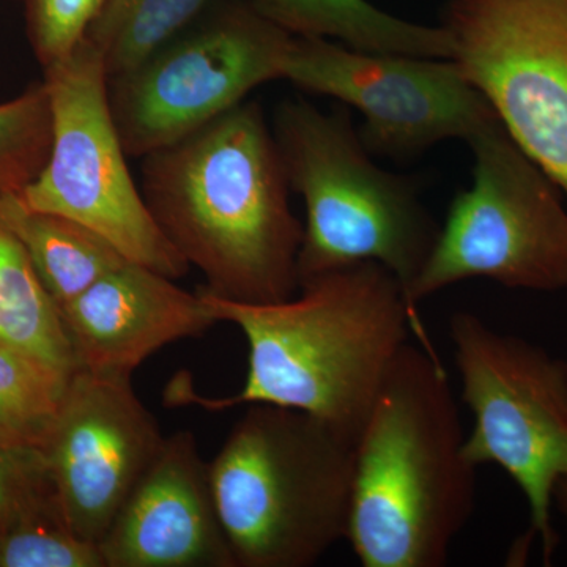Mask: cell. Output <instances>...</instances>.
I'll return each mask as SVG.
<instances>
[{
  "label": "cell",
  "mask_w": 567,
  "mask_h": 567,
  "mask_svg": "<svg viewBox=\"0 0 567 567\" xmlns=\"http://www.w3.org/2000/svg\"><path fill=\"white\" fill-rule=\"evenodd\" d=\"M271 128L290 189L305 200L300 284L374 262L406 292L440 234L416 183L377 166L344 107L324 112L306 100H286Z\"/></svg>",
  "instance_id": "5"
},
{
  "label": "cell",
  "mask_w": 567,
  "mask_h": 567,
  "mask_svg": "<svg viewBox=\"0 0 567 567\" xmlns=\"http://www.w3.org/2000/svg\"><path fill=\"white\" fill-rule=\"evenodd\" d=\"M554 505H557L559 514L565 518L567 528V477H563L555 487Z\"/></svg>",
  "instance_id": "23"
},
{
  "label": "cell",
  "mask_w": 567,
  "mask_h": 567,
  "mask_svg": "<svg viewBox=\"0 0 567 567\" xmlns=\"http://www.w3.org/2000/svg\"><path fill=\"white\" fill-rule=\"evenodd\" d=\"M0 567H104L99 547L74 535L61 506L44 507L0 533Z\"/></svg>",
  "instance_id": "21"
},
{
  "label": "cell",
  "mask_w": 567,
  "mask_h": 567,
  "mask_svg": "<svg viewBox=\"0 0 567 567\" xmlns=\"http://www.w3.org/2000/svg\"><path fill=\"white\" fill-rule=\"evenodd\" d=\"M354 445L317 417L252 404L210 464L237 567H308L347 537Z\"/></svg>",
  "instance_id": "4"
},
{
  "label": "cell",
  "mask_w": 567,
  "mask_h": 567,
  "mask_svg": "<svg viewBox=\"0 0 567 567\" xmlns=\"http://www.w3.org/2000/svg\"><path fill=\"white\" fill-rule=\"evenodd\" d=\"M256 13L293 37L324 39L375 54L451 59L443 25L415 24L377 9L369 0H244Z\"/></svg>",
  "instance_id": "15"
},
{
  "label": "cell",
  "mask_w": 567,
  "mask_h": 567,
  "mask_svg": "<svg viewBox=\"0 0 567 567\" xmlns=\"http://www.w3.org/2000/svg\"><path fill=\"white\" fill-rule=\"evenodd\" d=\"M292 39L240 0L111 78V114L128 158L169 147L282 80Z\"/></svg>",
  "instance_id": "9"
},
{
  "label": "cell",
  "mask_w": 567,
  "mask_h": 567,
  "mask_svg": "<svg viewBox=\"0 0 567 567\" xmlns=\"http://www.w3.org/2000/svg\"><path fill=\"white\" fill-rule=\"evenodd\" d=\"M52 114L41 81L0 103V197L20 196L50 158Z\"/></svg>",
  "instance_id": "20"
},
{
  "label": "cell",
  "mask_w": 567,
  "mask_h": 567,
  "mask_svg": "<svg viewBox=\"0 0 567 567\" xmlns=\"http://www.w3.org/2000/svg\"><path fill=\"white\" fill-rule=\"evenodd\" d=\"M99 550L104 567H237L192 431L164 439Z\"/></svg>",
  "instance_id": "13"
},
{
  "label": "cell",
  "mask_w": 567,
  "mask_h": 567,
  "mask_svg": "<svg viewBox=\"0 0 567 567\" xmlns=\"http://www.w3.org/2000/svg\"><path fill=\"white\" fill-rule=\"evenodd\" d=\"M453 61L567 196V0H451Z\"/></svg>",
  "instance_id": "10"
},
{
  "label": "cell",
  "mask_w": 567,
  "mask_h": 567,
  "mask_svg": "<svg viewBox=\"0 0 567 567\" xmlns=\"http://www.w3.org/2000/svg\"><path fill=\"white\" fill-rule=\"evenodd\" d=\"M3 199L0 197V344L73 374L76 361L61 312L14 233Z\"/></svg>",
  "instance_id": "17"
},
{
  "label": "cell",
  "mask_w": 567,
  "mask_h": 567,
  "mask_svg": "<svg viewBox=\"0 0 567 567\" xmlns=\"http://www.w3.org/2000/svg\"><path fill=\"white\" fill-rule=\"evenodd\" d=\"M3 204L44 290L59 309L128 262L102 235L81 223L54 213L29 210L20 196H7Z\"/></svg>",
  "instance_id": "16"
},
{
  "label": "cell",
  "mask_w": 567,
  "mask_h": 567,
  "mask_svg": "<svg viewBox=\"0 0 567 567\" xmlns=\"http://www.w3.org/2000/svg\"><path fill=\"white\" fill-rule=\"evenodd\" d=\"M71 375L0 344V445L41 451Z\"/></svg>",
  "instance_id": "19"
},
{
  "label": "cell",
  "mask_w": 567,
  "mask_h": 567,
  "mask_svg": "<svg viewBox=\"0 0 567 567\" xmlns=\"http://www.w3.org/2000/svg\"><path fill=\"white\" fill-rule=\"evenodd\" d=\"M76 369L106 379L133 372L163 347L199 338L216 324L199 293L125 262L59 309Z\"/></svg>",
  "instance_id": "14"
},
{
  "label": "cell",
  "mask_w": 567,
  "mask_h": 567,
  "mask_svg": "<svg viewBox=\"0 0 567 567\" xmlns=\"http://www.w3.org/2000/svg\"><path fill=\"white\" fill-rule=\"evenodd\" d=\"M141 192L171 245L204 275L200 292L246 305L297 295L305 227L259 103L245 100L144 156Z\"/></svg>",
  "instance_id": "2"
},
{
  "label": "cell",
  "mask_w": 567,
  "mask_h": 567,
  "mask_svg": "<svg viewBox=\"0 0 567 567\" xmlns=\"http://www.w3.org/2000/svg\"><path fill=\"white\" fill-rule=\"evenodd\" d=\"M465 439L445 368L406 344L354 443L346 539L361 566H445L475 507Z\"/></svg>",
  "instance_id": "3"
},
{
  "label": "cell",
  "mask_w": 567,
  "mask_h": 567,
  "mask_svg": "<svg viewBox=\"0 0 567 567\" xmlns=\"http://www.w3.org/2000/svg\"><path fill=\"white\" fill-rule=\"evenodd\" d=\"M164 439L132 380L73 372L41 456L74 535L99 547Z\"/></svg>",
  "instance_id": "12"
},
{
  "label": "cell",
  "mask_w": 567,
  "mask_h": 567,
  "mask_svg": "<svg viewBox=\"0 0 567 567\" xmlns=\"http://www.w3.org/2000/svg\"><path fill=\"white\" fill-rule=\"evenodd\" d=\"M43 71L52 114L50 158L20 194L21 203L81 223L128 262L175 281L189 274L192 267L159 229L130 173L102 55L85 39Z\"/></svg>",
  "instance_id": "8"
},
{
  "label": "cell",
  "mask_w": 567,
  "mask_h": 567,
  "mask_svg": "<svg viewBox=\"0 0 567 567\" xmlns=\"http://www.w3.org/2000/svg\"><path fill=\"white\" fill-rule=\"evenodd\" d=\"M473 183L451 204L423 270L406 289L413 309L465 279L511 289H567V210L558 186L502 122L468 142Z\"/></svg>",
  "instance_id": "6"
},
{
  "label": "cell",
  "mask_w": 567,
  "mask_h": 567,
  "mask_svg": "<svg viewBox=\"0 0 567 567\" xmlns=\"http://www.w3.org/2000/svg\"><path fill=\"white\" fill-rule=\"evenodd\" d=\"M282 80L354 107L364 147L386 158H410L446 140L470 142L499 122L453 59L375 54L293 37Z\"/></svg>",
  "instance_id": "11"
},
{
  "label": "cell",
  "mask_w": 567,
  "mask_h": 567,
  "mask_svg": "<svg viewBox=\"0 0 567 567\" xmlns=\"http://www.w3.org/2000/svg\"><path fill=\"white\" fill-rule=\"evenodd\" d=\"M210 0H107L87 39L111 78L126 73L174 39Z\"/></svg>",
  "instance_id": "18"
},
{
  "label": "cell",
  "mask_w": 567,
  "mask_h": 567,
  "mask_svg": "<svg viewBox=\"0 0 567 567\" xmlns=\"http://www.w3.org/2000/svg\"><path fill=\"white\" fill-rule=\"evenodd\" d=\"M450 336L475 417L465 456L476 468L498 465L524 492L527 544L539 539L548 565L558 546L555 487L567 477V361L470 312L451 319Z\"/></svg>",
  "instance_id": "7"
},
{
  "label": "cell",
  "mask_w": 567,
  "mask_h": 567,
  "mask_svg": "<svg viewBox=\"0 0 567 567\" xmlns=\"http://www.w3.org/2000/svg\"><path fill=\"white\" fill-rule=\"evenodd\" d=\"M216 322L248 341V374L229 398H205L188 375L166 391L173 405L221 412L268 404L298 410L357 443L399 353L420 330L401 281L363 262L315 276L297 295L270 305L234 303L197 290Z\"/></svg>",
  "instance_id": "1"
},
{
  "label": "cell",
  "mask_w": 567,
  "mask_h": 567,
  "mask_svg": "<svg viewBox=\"0 0 567 567\" xmlns=\"http://www.w3.org/2000/svg\"><path fill=\"white\" fill-rule=\"evenodd\" d=\"M107 0H25V24L33 54L47 70L69 58L85 40Z\"/></svg>",
  "instance_id": "22"
}]
</instances>
